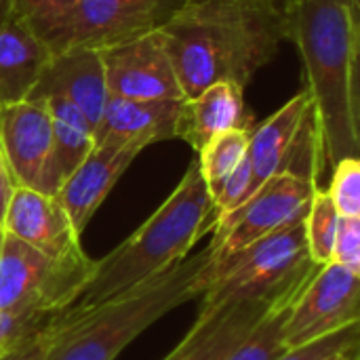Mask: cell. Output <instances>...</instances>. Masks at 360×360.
Instances as JSON below:
<instances>
[{
	"label": "cell",
	"mask_w": 360,
	"mask_h": 360,
	"mask_svg": "<svg viewBox=\"0 0 360 360\" xmlns=\"http://www.w3.org/2000/svg\"><path fill=\"white\" fill-rule=\"evenodd\" d=\"M167 49L190 99L215 82L247 86L287 40V13L268 0H190L165 27Z\"/></svg>",
	"instance_id": "6da1fadb"
},
{
	"label": "cell",
	"mask_w": 360,
	"mask_h": 360,
	"mask_svg": "<svg viewBox=\"0 0 360 360\" xmlns=\"http://www.w3.org/2000/svg\"><path fill=\"white\" fill-rule=\"evenodd\" d=\"M289 34L304 63L323 154L335 165L356 156L360 141L359 0H289Z\"/></svg>",
	"instance_id": "7a4b0ae2"
},
{
	"label": "cell",
	"mask_w": 360,
	"mask_h": 360,
	"mask_svg": "<svg viewBox=\"0 0 360 360\" xmlns=\"http://www.w3.org/2000/svg\"><path fill=\"white\" fill-rule=\"evenodd\" d=\"M217 211L198 162H192L171 196L120 247L108 253L61 312L78 314L97 308L171 270L188 257L196 240L215 228Z\"/></svg>",
	"instance_id": "3957f363"
},
{
	"label": "cell",
	"mask_w": 360,
	"mask_h": 360,
	"mask_svg": "<svg viewBox=\"0 0 360 360\" xmlns=\"http://www.w3.org/2000/svg\"><path fill=\"white\" fill-rule=\"evenodd\" d=\"M211 264L213 255L207 247L97 308L55 314L51 319L53 346L46 360H114L158 319L202 295L211 278Z\"/></svg>",
	"instance_id": "277c9868"
},
{
	"label": "cell",
	"mask_w": 360,
	"mask_h": 360,
	"mask_svg": "<svg viewBox=\"0 0 360 360\" xmlns=\"http://www.w3.org/2000/svg\"><path fill=\"white\" fill-rule=\"evenodd\" d=\"M314 266L304 236V221L262 238L243 251L211 264L200 314L240 302H272Z\"/></svg>",
	"instance_id": "5b68a950"
},
{
	"label": "cell",
	"mask_w": 360,
	"mask_h": 360,
	"mask_svg": "<svg viewBox=\"0 0 360 360\" xmlns=\"http://www.w3.org/2000/svg\"><path fill=\"white\" fill-rule=\"evenodd\" d=\"M93 268L82 251L51 259L0 228V314H59L78 297Z\"/></svg>",
	"instance_id": "8992f818"
},
{
	"label": "cell",
	"mask_w": 360,
	"mask_h": 360,
	"mask_svg": "<svg viewBox=\"0 0 360 360\" xmlns=\"http://www.w3.org/2000/svg\"><path fill=\"white\" fill-rule=\"evenodd\" d=\"M314 190V179L289 171L266 179L234 213L215 224V238L209 245L213 262H221L262 238L302 224Z\"/></svg>",
	"instance_id": "52a82bcc"
},
{
	"label": "cell",
	"mask_w": 360,
	"mask_h": 360,
	"mask_svg": "<svg viewBox=\"0 0 360 360\" xmlns=\"http://www.w3.org/2000/svg\"><path fill=\"white\" fill-rule=\"evenodd\" d=\"M360 274L331 262L321 266L300 293L283 329L287 350L359 323Z\"/></svg>",
	"instance_id": "ba28073f"
},
{
	"label": "cell",
	"mask_w": 360,
	"mask_h": 360,
	"mask_svg": "<svg viewBox=\"0 0 360 360\" xmlns=\"http://www.w3.org/2000/svg\"><path fill=\"white\" fill-rule=\"evenodd\" d=\"M0 150L17 188L55 196L53 131L46 97H27L0 108Z\"/></svg>",
	"instance_id": "9c48e42d"
},
{
	"label": "cell",
	"mask_w": 360,
	"mask_h": 360,
	"mask_svg": "<svg viewBox=\"0 0 360 360\" xmlns=\"http://www.w3.org/2000/svg\"><path fill=\"white\" fill-rule=\"evenodd\" d=\"M99 51L110 97L186 99L162 30L135 36Z\"/></svg>",
	"instance_id": "30bf717a"
},
{
	"label": "cell",
	"mask_w": 360,
	"mask_h": 360,
	"mask_svg": "<svg viewBox=\"0 0 360 360\" xmlns=\"http://www.w3.org/2000/svg\"><path fill=\"white\" fill-rule=\"evenodd\" d=\"M190 0H78L65 51L110 44L162 30Z\"/></svg>",
	"instance_id": "8fae6325"
},
{
	"label": "cell",
	"mask_w": 360,
	"mask_h": 360,
	"mask_svg": "<svg viewBox=\"0 0 360 360\" xmlns=\"http://www.w3.org/2000/svg\"><path fill=\"white\" fill-rule=\"evenodd\" d=\"M2 230L51 259H68L82 251L78 243L80 234L74 230L57 198L30 188H15L2 219Z\"/></svg>",
	"instance_id": "7c38bea8"
},
{
	"label": "cell",
	"mask_w": 360,
	"mask_h": 360,
	"mask_svg": "<svg viewBox=\"0 0 360 360\" xmlns=\"http://www.w3.org/2000/svg\"><path fill=\"white\" fill-rule=\"evenodd\" d=\"M184 99H124L108 97L103 116L93 133L95 146L143 150L156 141L177 137Z\"/></svg>",
	"instance_id": "4fadbf2b"
},
{
	"label": "cell",
	"mask_w": 360,
	"mask_h": 360,
	"mask_svg": "<svg viewBox=\"0 0 360 360\" xmlns=\"http://www.w3.org/2000/svg\"><path fill=\"white\" fill-rule=\"evenodd\" d=\"M51 93L65 97L84 116L95 133L110 97L101 51L78 46L53 55L30 97H42Z\"/></svg>",
	"instance_id": "5bb4252c"
},
{
	"label": "cell",
	"mask_w": 360,
	"mask_h": 360,
	"mask_svg": "<svg viewBox=\"0 0 360 360\" xmlns=\"http://www.w3.org/2000/svg\"><path fill=\"white\" fill-rule=\"evenodd\" d=\"M139 152L141 150L137 148L93 146L89 156L59 186L55 198L78 234L84 232L99 205L105 200Z\"/></svg>",
	"instance_id": "9a60e30c"
},
{
	"label": "cell",
	"mask_w": 360,
	"mask_h": 360,
	"mask_svg": "<svg viewBox=\"0 0 360 360\" xmlns=\"http://www.w3.org/2000/svg\"><path fill=\"white\" fill-rule=\"evenodd\" d=\"M312 114L314 103L308 91L302 89L278 112L251 131L247 148V158L251 165V194L266 179L289 169L300 137Z\"/></svg>",
	"instance_id": "2e32d148"
},
{
	"label": "cell",
	"mask_w": 360,
	"mask_h": 360,
	"mask_svg": "<svg viewBox=\"0 0 360 360\" xmlns=\"http://www.w3.org/2000/svg\"><path fill=\"white\" fill-rule=\"evenodd\" d=\"M251 112L245 103V89L224 80L184 99L177 137L200 152L219 133L232 129L251 131Z\"/></svg>",
	"instance_id": "e0dca14e"
},
{
	"label": "cell",
	"mask_w": 360,
	"mask_h": 360,
	"mask_svg": "<svg viewBox=\"0 0 360 360\" xmlns=\"http://www.w3.org/2000/svg\"><path fill=\"white\" fill-rule=\"evenodd\" d=\"M272 302H240L198 314L192 331L165 360H226Z\"/></svg>",
	"instance_id": "ac0fdd59"
},
{
	"label": "cell",
	"mask_w": 360,
	"mask_h": 360,
	"mask_svg": "<svg viewBox=\"0 0 360 360\" xmlns=\"http://www.w3.org/2000/svg\"><path fill=\"white\" fill-rule=\"evenodd\" d=\"M51 57L49 46L21 23L0 27V108L27 99Z\"/></svg>",
	"instance_id": "d6986e66"
},
{
	"label": "cell",
	"mask_w": 360,
	"mask_h": 360,
	"mask_svg": "<svg viewBox=\"0 0 360 360\" xmlns=\"http://www.w3.org/2000/svg\"><path fill=\"white\" fill-rule=\"evenodd\" d=\"M319 268L321 266H314L310 272H306L293 285H289L281 295H276L274 302L259 316V321L253 325V329L247 333V338L232 350V354L226 360H276L281 354H285L287 352V346L283 342L285 323L300 293L304 291V287L310 283V278L316 274Z\"/></svg>",
	"instance_id": "ffe728a7"
},
{
	"label": "cell",
	"mask_w": 360,
	"mask_h": 360,
	"mask_svg": "<svg viewBox=\"0 0 360 360\" xmlns=\"http://www.w3.org/2000/svg\"><path fill=\"white\" fill-rule=\"evenodd\" d=\"M49 99L51 131H53V175L57 186L89 156L95 146L93 129L84 116L61 95H42Z\"/></svg>",
	"instance_id": "44dd1931"
},
{
	"label": "cell",
	"mask_w": 360,
	"mask_h": 360,
	"mask_svg": "<svg viewBox=\"0 0 360 360\" xmlns=\"http://www.w3.org/2000/svg\"><path fill=\"white\" fill-rule=\"evenodd\" d=\"M78 0H11L13 21L40 38L53 55L70 44Z\"/></svg>",
	"instance_id": "7402d4cb"
},
{
	"label": "cell",
	"mask_w": 360,
	"mask_h": 360,
	"mask_svg": "<svg viewBox=\"0 0 360 360\" xmlns=\"http://www.w3.org/2000/svg\"><path fill=\"white\" fill-rule=\"evenodd\" d=\"M249 129H232L226 133H219L213 137L198 154V169L207 184V190L211 198L217 196L226 179L234 173V169L240 165V160L247 156L249 148Z\"/></svg>",
	"instance_id": "603a6c76"
},
{
	"label": "cell",
	"mask_w": 360,
	"mask_h": 360,
	"mask_svg": "<svg viewBox=\"0 0 360 360\" xmlns=\"http://www.w3.org/2000/svg\"><path fill=\"white\" fill-rule=\"evenodd\" d=\"M338 221L340 215L333 207L331 196L316 188L310 200V209L304 217V236H306L308 255L319 266H327L333 262Z\"/></svg>",
	"instance_id": "cb8c5ba5"
},
{
	"label": "cell",
	"mask_w": 360,
	"mask_h": 360,
	"mask_svg": "<svg viewBox=\"0 0 360 360\" xmlns=\"http://www.w3.org/2000/svg\"><path fill=\"white\" fill-rule=\"evenodd\" d=\"M327 194L340 217H360V162L356 156L335 162L333 181Z\"/></svg>",
	"instance_id": "d4e9b609"
},
{
	"label": "cell",
	"mask_w": 360,
	"mask_h": 360,
	"mask_svg": "<svg viewBox=\"0 0 360 360\" xmlns=\"http://www.w3.org/2000/svg\"><path fill=\"white\" fill-rule=\"evenodd\" d=\"M359 344V323L281 354L276 360H331Z\"/></svg>",
	"instance_id": "484cf974"
},
{
	"label": "cell",
	"mask_w": 360,
	"mask_h": 360,
	"mask_svg": "<svg viewBox=\"0 0 360 360\" xmlns=\"http://www.w3.org/2000/svg\"><path fill=\"white\" fill-rule=\"evenodd\" d=\"M249 196H251V165H249V158L245 156L240 165L234 169V173L226 179L217 196L213 198L217 221L234 213Z\"/></svg>",
	"instance_id": "4316f807"
},
{
	"label": "cell",
	"mask_w": 360,
	"mask_h": 360,
	"mask_svg": "<svg viewBox=\"0 0 360 360\" xmlns=\"http://www.w3.org/2000/svg\"><path fill=\"white\" fill-rule=\"evenodd\" d=\"M333 262L360 274V217H340Z\"/></svg>",
	"instance_id": "83f0119b"
},
{
	"label": "cell",
	"mask_w": 360,
	"mask_h": 360,
	"mask_svg": "<svg viewBox=\"0 0 360 360\" xmlns=\"http://www.w3.org/2000/svg\"><path fill=\"white\" fill-rule=\"evenodd\" d=\"M55 314H36V312H25V314H0V352H4L8 346L15 342L40 331L51 323Z\"/></svg>",
	"instance_id": "f1b7e54d"
},
{
	"label": "cell",
	"mask_w": 360,
	"mask_h": 360,
	"mask_svg": "<svg viewBox=\"0 0 360 360\" xmlns=\"http://www.w3.org/2000/svg\"><path fill=\"white\" fill-rule=\"evenodd\" d=\"M51 346H53V329L49 323L40 331L15 342L4 352H0V360H46Z\"/></svg>",
	"instance_id": "f546056e"
},
{
	"label": "cell",
	"mask_w": 360,
	"mask_h": 360,
	"mask_svg": "<svg viewBox=\"0 0 360 360\" xmlns=\"http://www.w3.org/2000/svg\"><path fill=\"white\" fill-rule=\"evenodd\" d=\"M15 181H13V175L8 171V165L4 160V154L0 150V228H2V219H4V213H6V207H8V200L15 192Z\"/></svg>",
	"instance_id": "4dcf8cb0"
},
{
	"label": "cell",
	"mask_w": 360,
	"mask_h": 360,
	"mask_svg": "<svg viewBox=\"0 0 360 360\" xmlns=\"http://www.w3.org/2000/svg\"><path fill=\"white\" fill-rule=\"evenodd\" d=\"M13 21V4L11 0H0V27Z\"/></svg>",
	"instance_id": "1f68e13d"
},
{
	"label": "cell",
	"mask_w": 360,
	"mask_h": 360,
	"mask_svg": "<svg viewBox=\"0 0 360 360\" xmlns=\"http://www.w3.org/2000/svg\"><path fill=\"white\" fill-rule=\"evenodd\" d=\"M331 360H359V344H356V346H352V348H348L346 352L338 354L335 359H331Z\"/></svg>",
	"instance_id": "d6a6232c"
},
{
	"label": "cell",
	"mask_w": 360,
	"mask_h": 360,
	"mask_svg": "<svg viewBox=\"0 0 360 360\" xmlns=\"http://www.w3.org/2000/svg\"><path fill=\"white\" fill-rule=\"evenodd\" d=\"M268 2H272V4H276V6H281L283 11L287 8V4H289V0H268Z\"/></svg>",
	"instance_id": "836d02e7"
}]
</instances>
